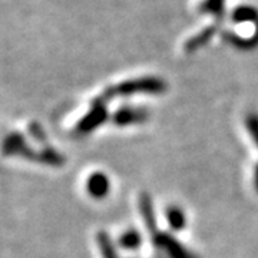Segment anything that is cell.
Masks as SVG:
<instances>
[{"label": "cell", "mask_w": 258, "mask_h": 258, "mask_svg": "<svg viewBox=\"0 0 258 258\" xmlns=\"http://www.w3.org/2000/svg\"><path fill=\"white\" fill-rule=\"evenodd\" d=\"M166 89V85L164 81L158 78H145V79H137V81H128L118 85L116 88L108 89L106 92L102 95L105 101L113 98L115 95H137V93H162Z\"/></svg>", "instance_id": "1"}, {"label": "cell", "mask_w": 258, "mask_h": 258, "mask_svg": "<svg viewBox=\"0 0 258 258\" xmlns=\"http://www.w3.org/2000/svg\"><path fill=\"white\" fill-rule=\"evenodd\" d=\"M152 240H154V244L157 247L165 249L166 254L171 258H198L197 255H194L191 251H188V249L185 248L184 245H181L169 234L159 232L155 237H152Z\"/></svg>", "instance_id": "2"}, {"label": "cell", "mask_w": 258, "mask_h": 258, "mask_svg": "<svg viewBox=\"0 0 258 258\" xmlns=\"http://www.w3.org/2000/svg\"><path fill=\"white\" fill-rule=\"evenodd\" d=\"M108 119V111L105 108V103L95 101L93 102L92 111L89 112L85 118H83L79 125H78V132L81 134H89L93 129L98 128L101 123Z\"/></svg>", "instance_id": "3"}, {"label": "cell", "mask_w": 258, "mask_h": 258, "mask_svg": "<svg viewBox=\"0 0 258 258\" xmlns=\"http://www.w3.org/2000/svg\"><path fill=\"white\" fill-rule=\"evenodd\" d=\"M148 115L147 111L144 109H137V108H122L115 112L112 120L119 125V126H125V125H131V123H138V122H144L147 119Z\"/></svg>", "instance_id": "4"}, {"label": "cell", "mask_w": 258, "mask_h": 258, "mask_svg": "<svg viewBox=\"0 0 258 258\" xmlns=\"http://www.w3.org/2000/svg\"><path fill=\"white\" fill-rule=\"evenodd\" d=\"M109 189H111V182H109L108 176L105 175V174L96 172V174L89 176V179H88V191H89V194L92 195L93 198H98V200L105 198L106 194L109 192Z\"/></svg>", "instance_id": "5"}, {"label": "cell", "mask_w": 258, "mask_h": 258, "mask_svg": "<svg viewBox=\"0 0 258 258\" xmlns=\"http://www.w3.org/2000/svg\"><path fill=\"white\" fill-rule=\"evenodd\" d=\"M139 208H141V214L144 217V221L147 224V228L152 234V237H155L157 234H159V231L157 230V221H155V215H154L152 201L148 194H141Z\"/></svg>", "instance_id": "6"}, {"label": "cell", "mask_w": 258, "mask_h": 258, "mask_svg": "<svg viewBox=\"0 0 258 258\" xmlns=\"http://www.w3.org/2000/svg\"><path fill=\"white\" fill-rule=\"evenodd\" d=\"M96 240H98V245H99V248H101L102 257L118 258V254H116V251H115V248H113V245H112V242H111V238L108 237V234H106V232L101 231V232L96 235Z\"/></svg>", "instance_id": "7"}, {"label": "cell", "mask_w": 258, "mask_h": 258, "mask_svg": "<svg viewBox=\"0 0 258 258\" xmlns=\"http://www.w3.org/2000/svg\"><path fill=\"white\" fill-rule=\"evenodd\" d=\"M166 218L171 225V228L175 231H179L184 228L185 225V215L182 210H179L178 207H171L166 211Z\"/></svg>", "instance_id": "8"}, {"label": "cell", "mask_w": 258, "mask_h": 258, "mask_svg": "<svg viewBox=\"0 0 258 258\" xmlns=\"http://www.w3.org/2000/svg\"><path fill=\"white\" fill-rule=\"evenodd\" d=\"M119 244L126 249L138 248L139 244H141V235H139L138 231L128 230L122 234V237L119 238Z\"/></svg>", "instance_id": "9"}, {"label": "cell", "mask_w": 258, "mask_h": 258, "mask_svg": "<svg viewBox=\"0 0 258 258\" xmlns=\"http://www.w3.org/2000/svg\"><path fill=\"white\" fill-rule=\"evenodd\" d=\"M232 18L237 22H254L258 18V13L251 8H240L234 12Z\"/></svg>", "instance_id": "10"}, {"label": "cell", "mask_w": 258, "mask_h": 258, "mask_svg": "<svg viewBox=\"0 0 258 258\" xmlns=\"http://www.w3.org/2000/svg\"><path fill=\"white\" fill-rule=\"evenodd\" d=\"M245 125H247V129H248L249 135L252 141L257 144L258 147V115L257 113H249L245 118Z\"/></svg>", "instance_id": "11"}, {"label": "cell", "mask_w": 258, "mask_h": 258, "mask_svg": "<svg viewBox=\"0 0 258 258\" xmlns=\"http://www.w3.org/2000/svg\"><path fill=\"white\" fill-rule=\"evenodd\" d=\"M212 33H214V29L212 28L204 30L200 36L194 37L192 40H189V42L186 43V50H194V49H197L198 46H201L203 43H205V42L211 37Z\"/></svg>", "instance_id": "12"}, {"label": "cell", "mask_w": 258, "mask_h": 258, "mask_svg": "<svg viewBox=\"0 0 258 258\" xmlns=\"http://www.w3.org/2000/svg\"><path fill=\"white\" fill-rule=\"evenodd\" d=\"M222 3L224 0H207V3L204 5V9L208 10L210 13H221Z\"/></svg>", "instance_id": "13"}, {"label": "cell", "mask_w": 258, "mask_h": 258, "mask_svg": "<svg viewBox=\"0 0 258 258\" xmlns=\"http://www.w3.org/2000/svg\"><path fill=\"white\" fill-rule=\"evenodd\" d=\"M254 184H255V188L258 191V165L255 166V174H254Z\"/></svg>", "instance_id": "14"}]
</instances>
